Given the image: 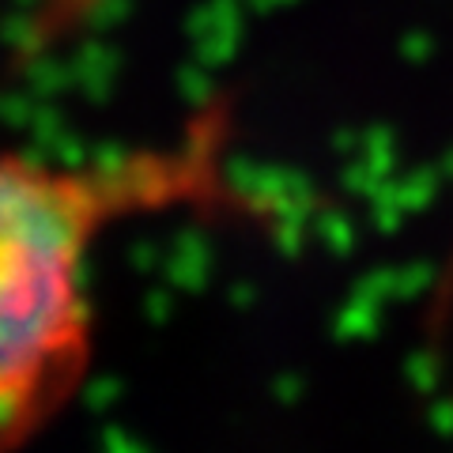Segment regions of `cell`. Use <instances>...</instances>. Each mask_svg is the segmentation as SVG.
Returning a JSON list of instances; mask_svg holds the SVG:
<instances>
[{"instance_id": "obj_1", "label": "cell", "mask_w": 453, "mask_h": 453, "mask_svg": "<svg viewBox=\"0 0 453 453\" xmlns=\"http://www.w3.org/2000/svg\"><path fill=\"white\" fill-rule=\"evenodd\" d=\"M219 189L208 136L83 163L0 151V449L46 431L88 381L98 242L125 219Z\"/></svg>"}]
</instances>
